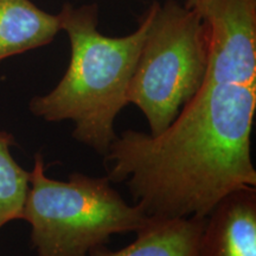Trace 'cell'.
Returning a JSON list of instances; mask_svg holds the SVG:
<instances>
[{"label": "cell", "instance_id": "6da1fadb", "mask_svg": "<svg viewBox=\"0 0 256 256\" xmlns=\"http://www.w3.org/2000/svg\"><path fill=\"white\" fill-rule=\"evenodd\" d=\"M255 110L256 83H203L160 134L116 136L106 177L126 184L148 217L206 218L230 192L256 188Z\"/></svg>", "mask_w": 256, "mask_h": 256}, {"label": "cell", "instance_id": "7a4b0ae2", "mask_svg": "<svg viewBox=\"0 0 256 256\" xmlns=\"http://www.w3.org/2000/svg\"><path fill=\"white\" fill-rule=\"evenodd\" d=\"M60 30L70 42L68 69L50 92L28 104L34 116L48 122L72 121V138L102 156L116 138L114 122L128 104L127 92L152 18V6L139 26L124 37L98 30L96 5L64 4Z\"/></svg>", "mask_w": 256, "mask_h": 256}, {"label": "cell", "instance_id": "3957f363", "mask_svg": "<svg viewBox=\"0 0 256 256\" xmlns=\"http://www.w3.org/2000/svg\"><path fill=\"white\" fill-rule=\"evenodd\" d=\"M28 183L22 220L30 224L37 256H88L113 235L139 232L151 218L107 177L74 172L66 182L49 178L40 153Z\"/></svg>", "mask_w": 256, "mask_h": 256}, {"label": "cell", "instance_id": "277c9868", "mask_svg": "<svg viewBox=\"0 0 256 256\" xmlns=\"http://www.w3.org/2000/svg\"><path fill=\"white\" fill-rule=\"evenodd\" d=\"M127 92L156 136L197 94L208 66L206 28L200 11L176 0L156 2Z\"/></svg>", "mask_w": 256, "mask_h": 256}, {"label": "cell", "instance_id": "5b68a950", "mask_svg": "<svg viewBox=\"0 0 256 256\" xmlns=\"http://www.w3.org/2000/svg\"><path fill=\"white\" fill-rule=\"evenodd\" d=\"M196 10L206 28L203 83H256V0H206Z\"/></svg>", "mask_w": 256, "mask_h": 256}, {"label": "cell", "instance_id": "8992f818", "mask_svg": "<svg viewBox=\"0 0 256 256\" xmlns=\"http://www.w3.org/2000/svg\"><path fill=\"white\" fill-rule=\"evenodd\" d=\"M196 256H256V188L230 192L211 210Z\"/></svg>", "mask_w": 256, "mask_h": 256}, {"label": "cell", "instance_id": "52a82bcc", "mask_svg": "<svg viewBox=\"0 0 256 256\" xmlns=\"http://www.w3.org/2000/svg\"><path fill=\"white\" fill-rule=\"evenodd\" d=\"M206 218H153L136 232L130 244L119 250L101 246L88 256H196Z\"/></svg>", "mask_w": 256, "mask_h": 256}, {"label": "cell", "instance_id": "ba28073f", "mask_svg": "<svg viewBox=\"0 0 256 256\" xmlns=\"http://www.w3.org/2000/svg\"><path fill=\"white\" fill-rule=\"evenodd\" d=\"M60 31L58 16L31 0H0V62L48 46Z\"/></svg>", "mask_w": 256, "mask_h": 256}, {"label": "cell", "instance_id": "9c48e42d", "mask_svg": "<svg viewBox=\"0 0 256 256\" xmlns=\"http://www.w3.org/2000/svg\"><path fill=\"white\" fill-rule=\"evenodd\" d=\"M14 144L11 133L0 130V229L8 222L22 220L30 184V172L19 166L11 154Z\"/></svg>", "mask_w": 256, "mask_h": 256}, {"label": "cell", "instance_id": "30bf717a", "mask_svg": "<svg viewBox=\"0 0 256 256\" xmlns=\"http://www.w3.org/2000/svg\"><path fill=\"white\" fill-rule=\"evenodd\" d=\"M206 2V0H188L186 5L190 6V8H200V5H203Z\"/></svg>", "mask_w": 256, "mask_h": 256}]
</instances>
